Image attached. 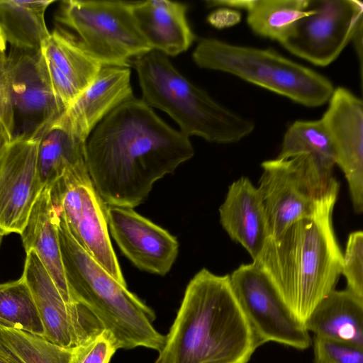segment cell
<instances>
[{
  "mask_svg": "<svg viewBox=\"0 0 363 363\" xmlns=\"http://www.w3.org/2000/svg\"><path fill=\"white\" fill-rule=\"evenodd\" d=\"M39 52L10 50L6 55L4 71L14 113V138L40 139L66 111L42 72Z\"/></svg>",
  "mask_w": 363,
  "mask_h": 363,
  "instance_id": "obj_13",
  "label": "cell"
},
{
  "mask_svg": "<svg viewBox=\"0 0 363 363\" xmlns=\"http://www.w3.org/2000/svg\"><path fill=\"white\" fill-rule=\"evenodd\" d=\"M55 19L103 66L130 67L134 58L152 50L137 26L131 1H62Z\"/></svg>",
  "mask_w": 363,
  "mask_h": 363,
  "instance_id": "obj_7",
  "label": "cell"
},
{
  "mask_svg": "<svg viewBox=\"0 0 363 363\" xmlns=\"http://www.w3.org/2000/svg\"><path fill=\"white\" fill-rule=\"evenodd\" d=\"M38 60L55 97L66 110L103 67L74 36L57 28L43 42Z\"/></svg>",
  "mask_w": 363,
  "mask_h": 363,
  "instance_id": "obj_17",
  "label": "cell"
},
{
  "mask_svg": "<svg viewBox=\"0 0 363 363\" xmlns=\"http://www.w3.org/2000/svg\"><path fill=\"white\" fill-rule=\"evenodd\" d=\"M117 350L113 335L104 329L72 348L69 363H109Z\"/></svg>",
  "mask_w": 363,
  "mask_h": 363,
  "instance_id": "obj_30",
  "label": "cell"
},
{
  "mask_svg": "<svg viewBox=\"0 0 363 363\" xmlns=\"http://www.w3.org/2000/svg\"><path fill=\"white\" fill-rule=\"evenodd\" d=\"M49 1L0 0V29L11 50L35 54L50 32L45 14Z\"/></svg>",
  "mask_w": 363,
  "mask_h": 363,
  "instance_id": "obj_23",
  "label": "cell"
},
{
  "mask_svg": "<svg viewBox=\"0 0 363 363\" xmlns=\"http://www.w3.org/2000/svg\"><path fill=\"white\" fill-rule=\"evenodd\" d=\"M49 187L53 207L73 238L114 279L127 286L109 236L107 205L86 164L69 171Z\"/></svg>",
  "mask_w": 363,
  "mask_h": 363,
  "instance_id": "obj_9",
  "label": "cell"
},
{
  "mask_svg": "<svg viewBox=\"0 0 363 363\" xmlns=\"http://www.w3.org/2000/svg\"><path fill=\"white\" fill-rule=\"evenodd\" d=\"M86 141L71 133L59 119L40 137L38 167L43 187L65 174L86 164Z\"/></svg>",
  "mask_w": 363,
  "mask_h": 363,
  "instance_id": "obj_24",
  "label": "cell"
},
{
  "mask_svg": "<svg viewBox=\"0 0 363 363\" xmlns=\"http://www.w3.org/2000/svg\"><path fill=\"white\" fill-rule=\"evenodd\" d=\"M15 133L14 113L4 67L0 69V159Z\"/></svg>",
  "mask_w": 363,
  "mask_h": 363,
  "instance_id": "obj_32",
  "label": "cell"
},
{
  "mask_svg": "<svg viewBox=\"0 0 363 363\" xmlns=\"http://www.w3.org/2000/svg\"><path fill=\"white\" fill-rule=\"evenodd\" d=\"M231 6L247 11V23L255 34L277 41L312 11L310 0H233Z\"/></svg>",
  "mask_w": 363,
  "mask_h": 363,
  "instance_id": "obj_25",
  "label": "cell"
},
{
  "mask_svg": "<svg viewBox=\"0 0 363 363\" xmlns=\"http://www.w3.org/2000/svg\"><path fill=\"white\" fill-rule=\"evenodd\" d=\"M0 325H3V323L0 321Z\"/></svg>",
  "mask_w": 363,
  "mask_h": 363,
  "instance_id": "obj_38",
  "label": "cell"
},
{
  "mask_svg": "<svg viewBox=\"0 0 363 363\" xmlns=\"http://www.w3.org/2000/svg\"><path fill=\"white\" fill-rule=\"evenodd\" d=\"M188 6L168 0L131 1L137 26L152 50L167 56L186 51L196 36L186 19Z\"/></svg>",
  "mask_w": 363,
  "mask_h": 363,
  "instance_id": "obj_20",
  "label": "cell"
},
{
  "mask_svg": "<svg viewBox=\"0 0 363 363\" xmlns=\"http://www.w3.org/2000/svg\"><path fill=\"white\" fill-rule=\"evenodd\" d=\"M130 67L103 66L94 80L77 97L59 121L86 141L97 124L133 97Z\"/></svg>",
  "mask_w": 363,
  "mask_h": 363,
  "instance_id": "obj_18",
  "label": "cell"
},
{
  "mask_svg": "<svg viewBox=\"0 0 363 363\" xmlns=\"http://www.w3.org/2000/svg\"><path fill=\"white\" fill-rule=\"evenodd\" d=\"M315 362L363 363V347L346 342L314 336Z\"/></svg>",
  "mask_w": 363,
  "mask_h": 363,
  "instance_id": "obj_31",
  "label": "cell"
},
{
  "mask_svg": "<svg viewBox=\"0 0 363 363\" xmlns=\"http://www.w3.org/2000/svg\"><path fill=\"white\" fill-rule=\"evenodd\" d=\"M362 24L363 21H360L358 24L352 38L359 57L361 79H362Z\"/></svg>",
  "mask_w": 363,
  "mask_h": 363,
  "instance_id": "obj_34",
  "label": "cell"
},
{
  "mask_svg": "<svg viewBox=\"0 0 363 363\" xmlns=\"http://www.w3.org/2000/svg\"><path fill=\"white\" fill-rule=\"evenodd\" d=\"M58 216L53 207L49 186L38 196L21 236L26 252L34 250L64 299L73 301L66 281L58 237Z\"/></svg>",
  "mask_w": 363,
  "mask_h": 363,
  "instance_id": "obj_21",
  "label": "cell"
},
{
  "mask_svg": "<svg viewBox=\"0 0 363 363\" xmlns=\"http://www.w3.org/2000/svg\"><path fill=\"white\" fill-rule=\"evenodd\" d=\"M342 270L347 281V290L363 300V233L350 234L345 254L342 255Z\"/></svg>",
  "mask_w": 363,
  "mask_h": 363,
  "instance_id": "obj_29",
  "label": "cell"
},
{
  "mask_svg": "<svg viewBox=\"0 0 363 363\" xmlns=\"http://www.w3.org/2000/svg\"><path fill=\"white\" fill-rule=\"evenodd\" d=\"M4 235H6V233L0 228V246H1V241H2L3 237Z\"/></svg>",
  "mask_w": 363,
  "mask_h": 363,
  "instance_id": "obj_37",
  "label": "cell"
},
{
  "mask_svg": "<svg viewBox=\"0 0 363 363\" xmlns=\"http://www.w3.org/2000/svg\"><path fill=\"white\" fill-rule=\"evenodd\" d=\"M311 13L296 21L278 41L291 54L316 66L334 62L347 46L360 21L358 0H310Z\"/></svg>",
  "mask_w": 363,
  "mask_h": 363,
  "instance_id": "obj_11",
  "label": "cell"
},
{
  "mask_svg": "<svg viewBox=\"0 0 363 363\" xmlns=\"http://www.w3.org/2000/svg\"><path fill=\"white\" fill-rule=\"evenodd\" d=\"M257 187L269 225L276 237L294 223L312 216L339 183L308 154L266 160Z\"/></svg>",
  "mask_w": 363,
  "mask_h": 363,
  "instance_id": "obj_8",
  "label": "cell"
},
{
  "mask_svg": "<svg viewBox=\"0 0 363 363\" xmlns=\"http://www.w3.org/2000/svg\"><path fill=\"white\" fill-rule=\"evenodd\" d=\"M304 325L314 336L363 347V300L347 289H334L318 303Z\"/></svg>",
  "mask_w": 363,
  "mask_h": 363,
  "instance_id": "obj_22",
  "label": "cell"
},
{
  "mask_svg": "<svg viewBox=\"0 0 363 363\" xmlns=\"http://www.w3.org/2000/svg\"><path fill=\"white\" fill-rule=\"evenodd\" d=\"M261 345L230 276L202 269L189 282L155 363H247Z\"/></svg>",
  "mask_w": 363,
  "mask_h": 363,
  "instance_id": "obj_2",
  "label": "cell"
},
{
  "mask_svg": "<svg viewBox=\"0 0 363 363\" xmlns=\"http://www.w3.org/2000/svg\"><path fill=\"white\" fill-rule=\"evenodd\" d=\"M0 321L2 326L44 336L37 306L22 277L16 281L0 284Z\"/></svg>",
  "mask_w": 363,
  "mask_h": 363,
  "instance_id": "obj_27",
  "label": "cell"
},
{
  "mask_svg": "<svg viewBox=\"0 0 363 363\" xmlns=\"http://www.w3.org/2000/svg\"><path fill=\"white\" fill-rule=\"evenodd\" d=\"M0 345L21 363H69L72 349L55 345L44 337L0 325Z\"/></svg>",
  "mask_w": 363,
  "mask_h": 363,
  "instance_id": "obj_28",
  "label": "cell"
},
{
  "mask_svg": "<svg viewBox=\"0 0 363 363\" xmlns=\"http://www.w3.org/2000/svg\"><path fill=\"white\" fill-rule=\"evenodd\" d=\"M6 43L0 29V69L4 67L6 60Z\"/></svg>",
  "mask_w": 363,
  "mask_h": 363,
  "instance_id": "obj_36",
  "label": "cell"
},
{
  "mask_svg": "<svg viewBox=\"0 0 363 363\" xmlns=\"http://www.w3.org/2000/svg\"><path fill=\"white\" fill-rule=\"evenodd\" d=\"M234 294L262 345L273 342L304 350L311 337L255 263L241 264L230 276Z\"/></svg>",
  "mask_w": 363,
  "mask_h": 363,
  "instance_id": "obj_10",
  "label": "cell"
},
{
  "mask_svg": "<svg viewBox=\"0 0 363 363\" xmlns=\"http://www.w3.org/2000/svg\"><path fill=\"white\" fill-rule=\"evenodd\" d=\"M108 227L118 247L138 268L165 275L179 252L175 237L132 208L107 206Z\"/></svg>",
  "mask_w": 363,
  "mask_h": 363,
  "instance_id": "obj_16",
  "label": "cell"
},
{
  "mask_svg": "<svg viewBox=\"0 0 363 363\" xmlns=\"http://www.w3.org/2000/svg\"><path fill=\"white\" fill-rule=\"evenodd\" d=\"M203 69L226 72L307 107L328 102L334 91L329 79L272 49L201 39L192 54Z\"/></svg>",
  "mask_w": 363,
  "mask_h": 363,
  "instance_id": "obj_6",
  "label": "cell"
},
{
  "mask_svg": "<svg viewBox=\"0 0 363 363\" xmlns=\"http://www.w3.org/2000/svg\"><path fill=\"white\" fill-rule=\"evenodd\" d=\"M220 222L230 238L257 259L269 238L264 206L257 187L242 177L233 182L219 208Z\"/></svg>",
  "mask_w": 363,
  "mask_h": 363,
  "instance_id": "obj_19",
  "label": "cell"
},
{
  "mask_svg": "<svg viewBox=\"0 0 363 363\" xmlns=\"http://www.w3.org/2000/svg\"><path fill=\"white\" fill-rule=\"evenodd\" d=\"M40 139L14 138L0 159V228L21 234L43 186L38 156Z\"/></svg>",
  "mask_w": 363,
  "mask_h": 363,
  "instance_id": "obj_14",
  "label": "cell"
},
{
  "mask_svg": "<svg viewBox=\"0 0 363 363\" xmlns=\"http://www.w3.org/2000/svg\"><path fill=\"white\" fill-rule=\"evenodd\" d=\"M58 218L62 261L73 301L86 307L111 332L118 349L143 347L159 352L165 336L153 325L155 311L95 262Z\"/></svg>",
  "mask_w": 363,
  "mask_h": 363,
  "instance_id": "obj_4",
  "label": "cell"
},
{
  "mask_svg": "<svg viewBox=\"0 0 363 363\" xmlns=\"http://www.w3.org/2000/svg\"><path fill=\"white\" fill-rule=\"evenodd\" d=\"M194 155L188 136L134 96L103 118L85 145L86 167L104 203L132 208L145 201L156 181Z\"/></svg>",
  "mask_w": 363,
  "mask_h": 363,
  "instance_id": "obj_1",
  "label": "cell"
},
{
  "mask_svg": "<svg viewBox=\"0 0 363 363\" xmlns=\"http://www.w3.org/2000/svg\"><path fill=\"white\" fill-rule=\"evenodd\" d=\"M315 363H319V362H315Z\"/></svg>",
  "mask_w": 363,
  "mask_h": 363,
  "instance_id": "obj_39",
  "label": "cell"
},
{
  "mask_svg": "<svg viewBox=\"0 0 363 363\" xmlns=\"http://www.w3.org/2000/svg\"><path fill=\"white\" fill-rule=\"evenodd\" d=\"M0 363H21L11 353L0 345Z\"/></svg>",
  "mask_w": 363,
  "mask_h": 363,
  "instance_id": "obj_35",
  "label": "cell"
},
{
  "mask_svg": "<svg viewBox=\"0 0 363 363\" xmlns=\"http://www.w3.org/2000/svg\"><path fill=\"white\" fill-rule=\"evenodd\" d=\"M40 314L43 337L60 347L72 349L104 330L94 314L78 302H67L34 250L26 252L21 276Z\"/></svg>",
  "mask_w": 363,
  "mask_h": 363,
  "instance_id": "obj_12",
  "label": "cell"
},
{
  "mask_svg": "<svg viewBox=\"0 0 363 363\" xmlns=\"http://www.w3.org/2000/svg\"><path fill=\"white\" fill-rule=\"evenodd\" d=\"M338 191H332L312 216L269 237L253 261L303 324L342 274L343 254L332 223Z\"/></svg>",
  "mask_w": 363,
  "mask_h": 363,
  "instance_id": "obj_3",
  "label": "cell"
},
{
  "mask_svg": "<svg viewBox=\"0 0 363 363\" xmlns=\"http://www.w3.org/2000/svg\"><path fill=\"white\" fill-rule=\"evenodd\" d=\"M298 154L309 155L322 171L333 174L336 155L320 119L296 121L286 131L277 158L285 159Z\"/></svg>",
  "mask_w": 363,
  "mask_h": 363,
  "instance_id": "obj_26",
  "label": "cell"
},
{
  "mask_svg": "<svg viewBox=\"0 0 363 363\" xmlns=\"http://www.w3.org/2000/svg\"><path fill=\"white\" fill-rule=\"evenodd\" d=\"M320 119L333 144L336 164L347 179L356 213L363 211V102L344 87L334 89Z\"/></svg>",
  "mask_w": 363,
  "mask_h": 363,
  "instance_id": "obj_15",
  "label": "cell"
},
{
  "mask_svg": "<svg viewBox=\"0 0 363 363\" xmlns=\"http://www.w3.org/2000/svg\"><path fill=\"white\" fill-rule=\"evenodd\" d=\"M132 62L142 99L167 113L189 138L226 144L237 143L254 130L252 121L216 101L184 77L164 54L151 50Z\"/></svg>",
  "mask_w": 363,
  "mask_h": 363,
  "instance_id": "obj_5",
  "label": "cell"
},
{
  "mask_svg": "<svg viewBox=\"0 0 363 363\" xmlns=\"http://www.w3.org/2000/svg\"><path fill=\"white\" fill-rule=\"evenodd\" d=\"M241 18L239 10L220 7L208 16L207 21L214 28L223 29L235 26L241 21Z\"/></svg>",
  "mask_w": 363,
  "mask_h": 363,
  "instance_id": "obj_33",
  "label": "cell"
}]
</instances>
